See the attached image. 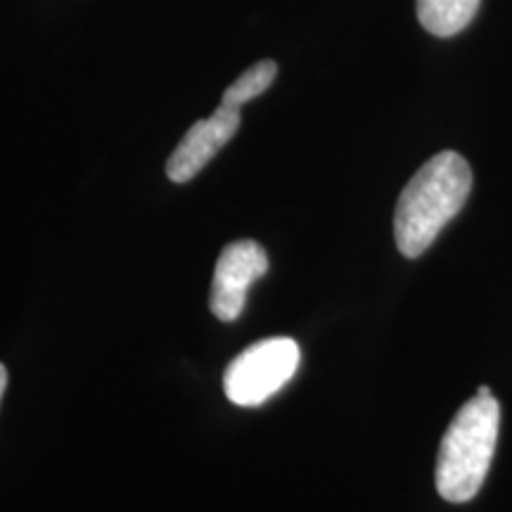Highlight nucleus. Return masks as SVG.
I'll return each instance as SVG.
<instances>
[{"instance_id": "20e7f679", "label": "nucleus", "mask_w": 512, "mask_h": 512, "mask_svg": "<svg viewBox=\"0 0 512 512\" xmlns=\"http://www.w3.org/2000/svg\"><path fill=\"white\" fill-rule=\"evenodd\" d=\"M268 271L266 249L254 240L230 242L221 249L211 283L209 306L221 323H233L242 316L252 283Z\"/></svg>"}, {"instance_id": "f03ea898", "label": "nucleus", "mask_w": 512, "mask_h": 512, "mask_svg": "<svg viewBox=\"0 0 512 512\" xmlns=\"http://www.w3.org/2000/svg\"><path fill=\"white\" fill-rule=\"evenodd\" d=\"M501 406L489 387H479L451 420L439 448L437 489L448 503L472 501L489 475L496 453Z\"/></svg>"}, {"instance_id": "7ed1b4c3", "label": "nucleus", "mask_w": 512, "mask_h": 512, "mask_svg": "<svg viewBox=\"0 0 512 512\" xmlns=\"http://www.w3.org/2000/svg\"><path fill=\"white\" fill-rule=\"evenodd\" d=\"M299 361L302 351L294 339H261L230 361L223 373V392L235 406H261L292 380Z\"/></svg>"}, {"instance_id": "0eeeda50", "label": "nucleus", "mask_w": 512, "mask_h": 512, "mask_svg": "<svg viewBox=\"0 0 512 512\" xmlns=\"http://www.w3.org/2000/svg\"><path fill=\"white\" fill-rule=\"evenodd\" d=\"M275 76H278V64H275L273 60H261V62L252 64L245 74H240L238 79H235L226 88V93H223V98H221V105H228V107H235V110H240V107L247 105L249 100L264 95L268 88L273 86Z\"/></svg>"}, {"instance_id": "423d86ee", "label": "nucleus", "mask_w": 512, "mask_h": 512, "mask_svg": "<svg viewBox=\"0 0 512 512\" xmlns=\"http://www.w3.org/2000/svg\"><path fill=\"white\" fill-rule=\"evenodd\" d=\"M479 0H418V19L430 34L456 36L477 15Z\"/></svg>"}, {"instance_id": "f257e3e1", "label": "nucleus", "mask_w": 512, "mask_h": 512, "mask_svg": "<svg viewBox=\"0 0 512 512\" xmlns=\"http://www.w3.org/2000/svg\"><path fill=\"white\" fill-rule=\"evenodd\" d=\"M472 169L458 152H439L403 188L394 211V238L406 259H418L465 207Z\"/></svg>"}, {"instance_id": "39448f33", "label": "nucleus", "mask_w": 512, "mask_h": 512, "mask_svg": "<svg viewBox=\"0 0 512 512\" xmlns=\"http://www.w3.org/2000/svg\"><path fill=\"white\" fill-rule=\"evenodd\" d=\"M242 124L240 110L219 105L209 119L190 126L181 143L166 162V176L174 183H188L221 152V147L238 133Z\"/></svg>"}, {"instance_id": "6e6552de", "label": "nucleus", "mask_w": 512, "mask_h": 512, "mask_svg": "<svg viewBox=\"0 0 512 512\" xmlns=\"http://www.w3.org/2000/svg\"><path fill=\"white\" fill-rule=\"evenodd\" d=\"M5 387H8V370H5L3 363H0V401H3Z\"/></svg>"}]
</instances>
